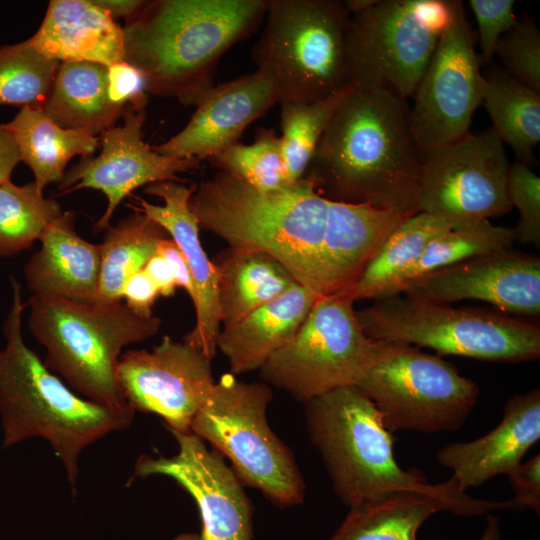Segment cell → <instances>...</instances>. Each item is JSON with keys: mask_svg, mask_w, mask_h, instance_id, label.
I'll return each mask as SVG.
<instances>
[{"mask_svg": "<svg viewBox=\"0 0 540 540\" xmlns=\"http://www.w3.org/2000/svg\"><path fill=\"white\" fill-rule=\"evenodd\" d=\"M421 160L407 100L351 86L304 177L327 199L413 215L418 213Z\"/></svg>", "mask_w": 540, "mask_h": 540, "instance_id": "6da1fadb", "label": "cell"}, {"mask_svg": "<svg viewBox=\"0 0 540 540\" xmlns=\"http://www.w3.org/2000/svg\"><path fill=\"white\" fill-rule=\"evenodd\" d=\"M305 419L333 490L348 507L416 494L464 517L515 509L512 500L472 498L452 479L430 484L419 471L402 469L395 459L392 433L376 406L355 386L337 388L309 400L305 403Z\"/></svg>", "mask_w": 540, "mask_h": 540, "instance_id": "7a4b0ae2", "label": "cell"}, {"mask_svg": "<svg viewBox=\"0 0 540 540\" xmlns=\"http://www.w3.org/2000/svg\"><path fill=\"white\" fill-rule=\"evenodd\" d=\"M268 0H157L123 28L124 60L146 92L196 105L213 86L220 57L265 17Z\"/></svg>", "mask_w": 540, "mask_h": 540, "instance_id": "3957f363", "label": "cell"}, {"mask_svg": "<svg viewBox=\"0 0 540 540\" xmlns=\"http://www.w3.org/2000/svg\"><path fill=\"white\" fill-rule=\"evenodd\" d=\"M189 206L200 229L230 248L267 253L300 285L324 295L320 253L328 199L306 177L266 191L218 171L196 187Z\"/></svg>", "mask_w": 540, "mask_h": 540, "instance_id": "277c9868", "label": "cell"}, {"mask_svg": "<svg viewBox=\"0 0 540 540\" xmlns=\"http://www.w3.org/2000/svg\"><path fill=\"white\" fill-rule=\"evenodd\" d=\"M12 305L4 322L0 350V416L3 447L25 439L47 440L74 486L81 452L114 431L127 429L135 410L112 407L76 395L24 342L21 287L13 278Z\"/></svg>", "mask_w": 540, "mask_h": 540, "instance_id": "5b68a950", "label": "cell"}, {"mask_svg": "<svg viewBox=\"0 0 540 540\" xmlns=\"http://www.w3.org/2000/svg\"><path fill=\"white\" fill-rule=\"evenodd\" d=\"M29 307L28 327L47 351L45 366L88 400L126 405L116 382L121 351L155 336L160 318L140 316L122 300L97 305L32 295Z\"/></svg>", "mask_w": 540, "mask_h": 540, "instance_id": "8992f818", "label": "cell"}, {"mask_svg": "<svg viewBox=\"0 0 540 540\" xmlns=\"http://www.w3.org/2000/svg\"><path fill=\"white\" fill-rule=\"evenodd\" d=\"M252 51L256 71L278 103H308L347 87L345 36L350 13L338 0H270Z\"/></svg>", "mask_w": 540, "mask_h": 540, "instance_id": "52a82bcc", "label": "cell"}, {"mask_svg": "<svg viewBox=\"0 0 540 540\" xmlns=\"http://www.w3.org/2000/svg\"><path fill=\"white\" fill-rule=\"evenodd\" d=\"M364 333L374 341L428 347L438 356L519 363L539 359L540 328L507 313L455 308L445 303L394 295L356 311Z\"/></svg>", "mask_w": 540, "mask_h": 540, "instance_id": "ba28073f", "label": "cell"}, {"mask_svg": "<svg viewBox=\"0 0 540 540\" xmlns=\"http://www.w3.org/2000/svg\"><path fill=\"white\" fill-rule=\"evenodd\" d=\"M271 399L265 382L224 374L194 417L191 432L230 460L242 484L290 507L303 503L305 483L292 452L267 422Z\"/></svg>", "mask_w": 540, "mask_h": 540, "instance_id": "9c48e42d", "label": "cell"}, {"mask_svg": "<svg viewBox=\"0 0 540 540\" xmlns=\"http://www.w3.org/2000/svg\"><path fill=\"white\" fill-rule=\"evenodd\" d=\"M391 432L459 430L474 410L478 385L450 362L411 344L374 341L355 384Z\"/></svg>", "mask_w": 540, "mask_h": 540, "instance_id": "30bf717a", "label": "cell"}, {"mask_svg": "<svg viewBox=\"0 0 540 540\" xmlns=\"http://www.w3.org/2000/svg\"><path fill=\"white\" fill-rule=\"evenodd\" d=\"M456 0H373L350 14L345 54L350 84L412 97Z\"/></svg>", "mask_w": 540, "mask_h": 540, "instance_id": "8fae6325", "label": "cell"}, {"mask_svg": "<svg viewBox=\"0 0 540 540\" xmlns=\"http://www.w3.org/2000/svg\"><path fill=\"white\" fill-rule=\"evenodd\" d=\"M353 303L346 293L319 296L295 336L260 368L263 382L304 404L355 386L373 340L360 326Z\"/></svg>", "mask_w": 540, "mask_h": 540, "instance_id": "7c38bea8", "label": "cell"}, {"mask_svg": "<svg viewBox=\"0 0 540 540\" xmlns=\"http://www.w3.org/2000/svg\"><path fill=\"white\" fill-rule=\"evenodd\" d=\"M416 206L452 228L512 209L507 190L509 162L492 129L468 132L451 143L421 151Z\"/></svg>", "mask_w": 540, "mask_h": 540, "instance_id": "4fadbf2b", "label": "cell"}, {"mask_svg": "<svg viewBox=\"0 0 540 540\" xmlns=\"http://www.w3.org/2000/svg\"><path fill=\"white\" fill-rule=\"evenodd\" d=\"M482 80L463 3L439 39L412 95L409 124L421 151L456 141L469 132L482 102Z\"/></svg>", "mask_w": 540, "mask_h": 540, "instance_id": "5bb4252c", "label": "cell"}, {"mask_svg": "<svg viewBox=\"0 0 540 540\" xmlns=\"http://www.w3.org/2000/svg\"><path fill=\"white\" fill-rule=\"evenodd\" d=\"M211 361L202 350L165 335L151 351L122 353L116 382L135 411L154 413L168 430L188 433L215 384Z\"/></svg>", "mask_w": 540, "mask_h": 540, "instance_id": "9a60e30c", "label": "cell"}, {"mask_svg": "<svg viewBox=\"0 0 540 540\" xmlns=\"http://www.w3.org/2000/svg\"><path fill=\"white\" fill-rule=\"evenodd\" d=\"M169 431L178 453L170 458L139 457L134 476H168L185 489L200 513V540H253V506L234 470L194 433Z\"/></svg>", "mask_w": 540, "mask_h": 540, "instance_id": "2e32d148", "label": "cell"}, {"mask_svg": "<svg viewBox=\"0 0 540 540\" xmlns=\"http://www.w3.org/2000/svg\"><path fill=\"white\" fill-rule=\"evenodd\" d=\"M145 109L127 107L124 122L105 131L99 138L102 150L97 157L82 158L59 183L61 194L90 188L102 191L107 207L96 222L97 231L110 225L121 201L132 191L152 183L180 180L178 174L199 168L197 159L161 155L144 141Z\"/></svg>", "mask_w": 540, "mask_h": 540, "instance_id": "e0dca14e", "label": "cell"}, {"mask_svg": "<svg viewBox=\"0 0 540 540\" xmlns=\"http://www.w3.org/2000/svg\"><path fill=\"white\" fill-rule=\"evenodd\" d=\"M401 293L445 304L476 299L507 314L539 316L540 259L509 248L418 276Z\"/></svg>", "mask_w": 540, "mask_h": 540, "instance_id": "ac0fdd59", "label": "cell"}, {"mask_svg": "<svg viewBox=\"0 0 540 540\" xmlns=\"http://www.w3.org/2000/svg\"><path fill=\"white\" fill-rule=\"evenodd\" d=\"M276 103L273 85L257 71L212 86L195 105L187 125L152 148L168 157L208 160L239 142L244 129Z\"/></svg>", "mask_w": 540, "mask_h": 540, "instance_id": "d6986e66", "label": "cell"}, {"mask_svg": "<svg viewBox=\"0 0 540 540\" xmlns=\"http://www.w3.org/2000/svg\"><path fill=\"white\" fill-rule=\"evenodd\" d=\"M197 185L186 186L175 181H162L145 186L147 194L163 200L162 205L152 204L135 197L130 207L159 224L174 241L184 256L195 287V324L183 341L202 350L213 359L221 329L217 301V273L213 262L204 251L198 221L191 211L189 201Z\"/></svg>", "mask_w": 540, "mask_h": 540, "instance_id": "ffe728a7", "label": "cell"}, {"mask_svg": "<svg viewBox=\"0 0 540 540\" xmlns=\"http://www.w3.org/2000/svg\"><path fill=\"white\" fill-rule=\"evenodd\" d=\"M540 438L539 388L516 394L505 404L501 422L470 442L441 448L437 462L453 471L451 479L462 492L491 478L507 474Z\"/></svg>", "mask_w": 540, "mask_h": 540, "instance_id": "44dd1931", "label": "cell"}, {"mask_svg": "<svg viewBox=\"0 0 540 540\" xmlns=\"http://www.w3.org/2000/svg\"><path fill=\"white\" fill-rule=\"evenodd\" d=\"M411 215L328 199L320 253L324 295L348 293L386 238Z\"/></svg>", "mask_w": 540, "mask_h": 540, "instance_id": "7402d4cb", "label": "cell"}, {"mask_svg": "<svg viewBox=\"0 0 540 540\" xmlns=\"http://www.w3.org/2000/svg\"><path fill=\"white\" fill-rule=\"evenodd\" d=\"M74 213L62 212L40 238L24 273L33 295L94 304L100 280V247L80 237Z\"/></svg>", "mask_w": 540, "mask_h": 540, "instance_id": "603a6c76", "label": "cell"}, {"mask_svg": "<svg viewBox=\"0 0 540 540\" xmlns=\"http://www.w3.org/2000/svg\"><path fill=\"white\" fill-rule=\"evenodd\" d=\"M43 56L58 62L123 61V28L92 0H52L37 32L28 39Z\"/></svg>", "mask_w": 540, "mask_h": 540, "instance_id": "cb8c5ba5", "label": "cell"}, {"mask_svg": "<svg viewBox=\"0 0 540 540\" xmlns=\"http://www.w3.org/2000/svg\"><path fill=\"white\" fill-rule=\"evenodd\" d=\"M319 296L300 284L236 323L220 329L217 349L231 374L260 369L297 333Z\"/></svg>", "mask_w": 540, "mask_h": 540, "instance_id": "d4e9b609", "label": "cell"}, {"mask_svg": "<svg viewBox=\"0 0 540 540\" xmlns=\"http://www.w3.org/2000/svg\"><path fill=\"white\" fill-rule=\"evenodd\" d=\"M212 262L217 273L219 320L223 327L299 284L279 261L261 251L228 247Z\"/></svg>", "mask_w": 540, "mask_h": 540, "instance_id": "484cf974", "label": "cell"}, {"mask_svg": "<svg viewBox=\"0 0 540 540\" xmlns=\"http://www.w3.org/2000/svg\"><path fill=\"white\" fill-rule=\"evenodd\" d=\"M106 87V66L60 62L42 109L63 128L100 137L124 114L109 102Z\"/></svg>", "mask_w": 540, "mask_h": 540, "instance_id": "4316f807", "label": "cell"}, {"mask_svg": "<svg viewBox=\"0 0 540 540\" xmlns=\"http://www.w3.org/2000/svg\"><path fill=\"white\" fill-rule=\"evenodd\" d=\"M2 126L12 136L20 161L33 172L39 192L50 183H60L68 162L76 155L92 157L99 137L56 124L42 108L24 107Z\"/></svg>", "mask_w": 540, "mask_h": 540, "instance_id": "83f0119b", "label": "cell"}, {"mask_svg": "<svg viewBox=\"0 0 540 540\" xmlns=\"http://www.w3.org/2000/svg\"><path fill=\"white\" fill-rule=\"evenodd\" d=\"M451 228L444 219L424 212L409 216L386 238L347 294L354 302L400 294L429 242Z\"/></svg>", "mask_w": 540, "mask_h": 540, "instance_id": "f1b7e54d", "label": "cell"}, {"mask_svg": "<svg viewBox=\"0 0 540 540\" xmlns=\"http://www.w3.org/2000/svg\"><path fill=\"white\" fill-rule=\"evenodd\" d=\"M492 120V131L530 168L533 149L540 142V93L516 80L503 69L483 75L482 102Z\"/></svg>", "mask_w": 540, "mask_h": 540, "instance_id": "f546056e", "label": "cell"}, {"mask_svg": "<svg viewBox=\"0 0 540 540\" xmlns=\"http://www.w3.org/2000/svg\"><path fill=\"white\" fill-rule=\"evenodd\" d=\"M167 232L143 213L133 214L109 225L100 247V280L94 304L108 305L122 300L125 282L144 269L156 254L157 245Z\"/></svg>", "mask_w": 540, "mask_h": 540, "instance_id": "4dcf8cb0", "label": "cell"}, {"mask_svg": "<svg viewBox=\"0 0 540 540\" xmlns=\"http://www.w3.org/2000/svg\"><path fill=\"white\" fill-rule=\"evenodd\" d=\"M443 506L428 497L400 494L349 507L329 540H417L421 525Z\"/></svg>", "mask_w": 540, "mask_h": 540, "instance_id": "1f68e13d", "label": "cell"}, {"mask_svg": "<svg viewBox=\"0 0 540 540\" xmlns=\"http://www.w3.org/2000/svg\"><path fill=\"white\" fill-rule=\"evenodd\" d=\"M62 213L53 198H45L34 182L23 186L0 184V256L16 255L40 240Z\"/></svg>", "mask_w": 540, "mask_h": 540, "instance_id": "d6a6232c", "label": "cell"}, {"mask_svg": "<svg viewBox=\"0 0 540 540\" xmlns=\"http://www.w3.org/2000/svg\"><path fill=\"white\" fill-rule=\"evenodd\" d=\"M349 87L322 100L280 103V143L288 183L305 176L321 136Z\"/></svg>", "mask_w": 540, "mask_h": 540, "instance_id": "836d02e7", "label": "cell"}, {"mask_svg": "<svg viewBox=\"0 0 540 540\" xmlns=\"http://www.w3.org/2000/svg\"><path fill=\"white\" fill-rule=\"evenodd\" d=\"M514 242L513 228L496 226L488 219L451 228L429 242L418 262L408 272L403 287L423 274L509 249Z\"/></svg>", "mask_w": 540, "mask_h": 540, "instance_id": "e575fe53", "label": "cell"}, {"mask_svg": "<svg viewBox=\"0 0 540 540\" xmlns=\"http://www.w3.org/2000/svg\"><path fill=\"white\" fill-rule=\"evenodd\" d=\"M59 63L41 55L29 40L0 46V104L43 108Z\"/></svg>", "mask_w": 540, "mask_h": 540, "instance_id": "d590c367", "label": "cell"}, {"mask_svg": "<svg viewBox=\"0 0 540 540\" xmlns=\"http://www.w3.org/2000/svg\"><path fill=\"white\" fill-rule=\"evenodd\" d=\"M220 172L235 176L261 190H275L288 183L280 137L273 129L259 128L255 141L232 144L208 159Z\"/></svg>", "mask_w": 540, "mask_h": 540, "instance_id": "8d00e7d4", "label": "cell"}, {"mask_svg": "<svg viewBox=\"0 0 540 540\" xmlns=\"http://www.w3.org/2000/svg\"><path fill=\"white\" fill-rule=\"evenodd\" d=\"M503 70L540 93V31L531 18L517 19L495 49Z\"/></svg>", "mask_w": 540, "mask_h": 540, "instance_id": "74e56055", "label": "cell"}, {"mask_svg": "<svg viewBox=\"0 0 540 540\" xmlns=\"http://www.w3.org/2000/svg\"><path fill=\"white\" fill-rule=\"evenodd\" d=\"M507 190L512 207L519 211L513 228L515 241L540 247V178L527 165H509Z\"/></svg>", "mask_w": 540, "mask_h": 540, "instance_id": "f35d334b", "label": "cell"}, {"mask_svg": "<svg viewBox=\"0 0 540 540\" xmlns=\"http://www.w3.org/2000/svg\"><path fill=\"white\" fill-rule=\"evenodd\" d=\"M469 5L477 22L482 59L488 64L495 56L500 38L517 22L515 1L470 0Z\"/></svg>", "mask_w": 540, "mask_h": 540, "instance_id": "ab89813d", "label": "cell"}, {"mask_svg": "<svg viewBox=\"0 0 540 540\" xmlns=\"http://www.w3.org/2000/svg\"><path fill=\"white\" fill-rule=\"evenodd\" d=\"M107 97L109 102L125 111L127 107L145 109L146 81L142 72L125 60L107 67Z\"/></svg>", "mask_w": 540, "mask_h": 540, "instance_id": "60d3db41", "label": "cell"}, {"mask_svg": "<svg viewBox=\"0 0 540 540\" xmlns=\"http://www.w3.org/2000/svg\"><path fill=\"white\" fill-rule=\"evenodd\" d=\"M518 511L530 509L540 513V455L518 464L507 473Z\"/></svg>", "mask_w": 540, "mask_h": 540, "instance_id": "b9f144b4", "label": "cell"}, {"mask_svg": "<svg viewBox=\"0 0 540 540\" xmlns=\"http://www.w3.org/2000/svg\"><path fill=\"white\" fill-rule=\"evenodd\" d=\"M159 295L156 285L144 270L132 275L122 289L124 303L133 312L143 317L153 315L152 307Z\"/></svg>", "mask_w": 540, "mask_h": 540, "instance_id": "7bdbcfd3", "label": "cell"}, {"mask_svg": "<svg viewBox=\"0 0 540 540\" xmlns=\"http://www.w3.org/2000/svg\"><path fill=\"white\" fill-rule=\"evenodd\" d=\"M156 253L161 255L171 266L177 285L182 287L194 303L195 287L187 262L171 238H162Z\"/></svg>", "mask_w": 540, "mask_h": 540, "instance_id": "ee69618b", "label": "cell"}, {"mask_svg": "<svg viewBox=\"0 0 540 540\" xmlns=\"http://www.w3.org/2000/svg\"><path fill=\"white\" fill-rule=\"evenodd\" d=\"M156 285L159 294L172 296L178 287L170 264L159 254H154L143 269Z\"/></svg>", "mask_w": 540, "mask_h": 540, "instance_id": "f6af8a7d", "label": "cell"}, {"mask_svg": "<svg viewBox=\"0 0 540 540\" xmlns=\"http://www.w3.org/2000/svg\"><path fill=\"white\" fill-rule=\"evenodd\" d=\"M19 161L15 141L0 124V184L10 181V176Z\"/></svg>", "mask_w": 540, "mask_h": 540, "instance_id": "bcb514c9", "label": "cell"}, {"mask_svg": "<svg viewBox=\"0 0 540 540\" xmlns=\"http://www.w3.org/2000/svg\"><path fill=\"white\" fill-rule=\"evenodd\" d=\"M95 5L105 11L112 19L125 18L132 20L146 5L142 0H92Z\"/></svg>", "mask_w": 540, "mask_h": 540, "instance_id": "7dc6e473", "label": "cell"}, {"mask_svg": "<svg viewBox=\"0 0 540 540\" xmlns=\"http://www.w3.org/2000/svg\"><path fill=\"white\" fill-rule=\"evenodd\" d=\"M480 540H501L500 525L497 517L489 515Z\"/></svg>", "mask_w": 540, "mask_h": 540, "instance_id": "c3c4849f", "label": "cell"}, {"mask_svg": "<svg viewBox=\"0 0 540 540\" xmlns=\"http://www.w3.org/2000/svg\"><path fill=\"white\" fill-rule=\"evenodd\" d=\"M172 540H200V537L197 533L185 532L176 535Z\"/></svg>", "mask_w": 540, "mask_h": 540, "instance_id": "681fc988", "label": "cell"}]
</instances>
